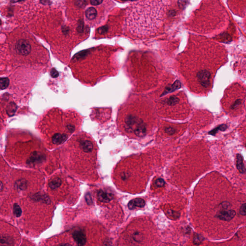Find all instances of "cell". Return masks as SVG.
<instances>
[{
  "mask_svg": "<svg viewBox=\"0 0 246 246\" xmlns=\"http://www.w3.org/2000/svg\"><path fill=\"white\" fill-rule=\"evenodd\" d=\"M61 180L59 178H56L52 179V180L49 183V185L51 189L55 190L59 188L61 185Z\"/></svg>",
  "mask_w": 246,
  "mask_h": 246,
  "instance_id": "12",
  "label": "cell"
},
{
  "mask_svg": "<svg viewBox=\"0 0 246 246\" xmlns=\"http://www.w3.org/2000/svg\"><path fill=\"white\" fill-rule=\"evenodd\" d=\"M9 80L7 78H2L0 80V88L1 90H5L9 86Z\"/></svg>",
  "mask_w": 246,
  "mask_h": 246,
  "instance_id": "14",
  "label": "cell"
},
{
  "mask_svg": "<svg viewBox=\"0 0 246 246\" xmlns=\"http://www.w3.org/2000/svg\"><path fill=\"white\" fill-rule=\"evenodd\" d=\"M11 242H12V241H11V239H8L7 237H3V238H2L1 239V243H2V244L4 245L5 244H7L8 245L11 244Z\"/></svg>",
  "mask_w": 246,
  "mask_h": 246,
  "instance_id": "20",
  "label": "cell"
},
{
  "mask_svg": "<svg viewBox=\"0 0 246 246\" xmlns=\"http://www.w3.org/2000/svg\"><path fill=\"white\" fill-rule=\"evenodd\" d=\"M17 185L19 188L22 190L24 189L26 187V183L24 180L19 181V183H17Z\"/></svg>",
  "mask_w": 246,
  "mask_h": 246,
  "instance_id": "19",
  "label": "cell"
},
{
  "mask_svg": "<svg viewBox=\"0 0 246 246\" xmlns=\"http://www.w3.org/2000/svg\"><path fill=\"white\" fill-rule=\"evenodd\" d=\"M44 159V156L40 153L37 152H34L32 153L30 159L28 160V163L29 164H34L40 163Z\"/></svg>",
  "mask_w": 246,
  "mask_h": 246,
  "instance_id": "7",
  "label": "cell"
},
{
  "mask_svg": "<svg viewBox=\"0 0 246 246\" xmlns=\"http://www.w3.org/2000/svg\"><path fill=\"white\" fill-rule=\"evenodd\" d=\"M50 76L52 77V78H56L57 77H58L59 76V73H58V71L56 70V69H54V68H52L51 70H50Z\"/></svg>",
  "mask_w": 246,
  "mask_h": 246,
  "instance_id": "21",
  "label": "cell"
},
{
  "mask_svg": "<svg viewBox=\"0 0 246 246\" xmlns=\"http://www.w3.org/2000/svg\"><path fill=\"white\" fill-rule=\"evenodd\" d=\"M237 169L241 173H244L246 172V169L245 168L243 164V158L240 154H237Z\"/></svg>",
  "mask_w": 246,
  "mask_h": 246,
  "instance_id": "10",
  "label": "cell"
},
{
  "mask_svg": "<svg viewBox=\"0 0 246 246\" xmlns=\"http://www.w3.org/2000/svg\"><path fill=\"white\" fill-rule=\"evenodd\" d=\"M97 15V12L94 7L88 8L86 11L85 15L87 18L89 20H92L95 19Z\"/></svg>",
  "mask_w": 246,
  "mask_h": 246,
  "instance_id": "11",
  "label": "cell"
},
{
  "mask_svg": "<svg viewBox=\"0 0 246 246\" xmlns=\"http://www.w3.org/2000/svg\"><path fill=\"white\" fill-rule=\"evenodd\" d=\"M14 214L15 216L19 217H20L22 214V210L20 207L17 204L15 203L14 205V209H13Z\"/></svg>",
  "mask_w": 246,
  "mask_h": 246,
  "instance_id": "16",
  "label": "cell"
},
{
  "mask_svg": "<svg viewBox=\"0 0 246 246\" xmlns=\"http://www.w3.org/2000/svg\"><path fill=\"white\" fill-rule=\"evenodd\" d=\"M67 127V129L70 132H73L75 130V127L74 125H68Z\"/></svg>",
  "mask_w": 246,
  "mask_h": 246,
  "instance_id": "25",
  "label": "cell"
},
{
  "mask_svg": "<svg viewBox=\"0 0 246 246\" xmlns=\"http://www.w3.org/2000/svg\"><path fill=\"white\" fill-rule=\"evenodd\" d=\"M103 1L101 0H92L90 1V4L92 5H98L103 3Z\"/></svg>",
  "mask_w": 246,
  "mask_h": 246,
  "instance_id": "23",
  "label": "cell"
},
{
  "mask_svg": "<svg viewBox=\"0 0 246 246\" xmlns=\"http://www.w3.org/2000/svg\"><path fill=\"white\" fill-rule=\"evenodd\" d=\"M17 109V105L15 103H10L6 109V112L10 116H12L13 115H14V113H15Z\"/></svg>",
  "mask_w": 246,
  "mask_h": 246,
  "instance_id": "13",
  "label": "cell"
},
{
  "mask_svg": "<svg viewBox=\"0 0 246 246\" xmlns=\"http://www.w3.org/2000/svg\"><path fill=\"white\" fill-rule=\"evenodd\" d=\"M73 237L78 246H84L86 242V235L84 231L78 230L74 231Z\"/></svg>",
  "mask_w": 246,
  "mask_h": 246,
  "instance_id": "4",
  "label": "cell"
},
{
  "mask_svg": "<svg viewBox=\"0 0 246 246\" xmlns=\"http://www.w3.org/2000/svg\"><path fill=\"white\" fill-rule=\"evenodd\" d=\"M239 213L242 215H246V203H244L240 207Z\"/></svg>",
  "mask_w": 246,
  "mask_h": 246,
  "instance_id": "18",
  "label": "cell"
},
{
  "mask_svg": "<svg viewBox=\"0 0 246 246\" xmlns=\"http://www.w3.org/2000/svg\"><path fill=\"white\" fill-rule=\"evenodd\" d=\"M235 211L232 210H223L217 213L216 217L220 220L229 221L235 217Z\"/></svg>",
  "mask_w": 246,
  "mask_h": 246,
  "instance_id": "3",
  "label": "cell"
},
{
  "mask_svg": "<svg viewBox=\"0 0 246 246\" xmlns=\"http://www.w3.org/2000/svg\"><path fill=\"white\" fill-rule=\"evenodd\" d=\"M145 205V201L142 199H135L130 200L128 204V207L130 210H134L137 207L142 208Z\"/></svg>",
  "mask_w": 246,
  "mask_h": 246,
  "instance_id": "6",
  "label": "cell"
},
{
  "mask_svg": "<svg viewBox=\"0 0 246 246\" xmlns=\"http://www.w3.org/2000/svg\"><path fill=\"white\" fill-rule=\"evenodd\" d=\"M58 246H72L69 244H64L60 245Z\"/></svg>",
  "mask_w": 246,
  "mask_h": 246,
  "instance_id": "27",
  "label": "cell"
},
{
  "mask_svg": "<svg viewBox=\"0 0 246 246\" xmlns=\"http://www.w3.org/2000/svg\"><path fill=\"white\" fill-rule=\"evenodd\" d=\"M66 135H61L60 134H56L52 138V142L54 144H60L64 142L67 139Z\"/></svg>",
  "mask_w": 246,
  "mask_h": 246,
  "instance_id": "9",
  "label": "cell"
},
{
  "mask_svg": "<svg viewBox=\"0 0 246 246\" xmlns=\"http://www.w3.org/2000/svg\"><path fill=\"white\" fill-rule=\"evenodd\" d=\"M170 1L133 2L127 12L126 26L131 33L142 37L155 33L164 21Z\"/></svg>",
  "mask_w": 246,
  "mask_h": 246,
  "instance_id": "1",
  "label": "cell"
},
{
  "mask_svg": "<svg viewBox=\"0 0 246 246\" xmlns=\"http://www.w3.org/2000/svg\"><path fill=\"white\" fill-rule=\"evenodd\" d=\"M155 184L158 187H161L164 186V181L162 179H158L156 180Z\"/></svg>",
  "mask_w": 246,
  "mask_h": 246,
  "instance_id": "22",
  "label": "cell"
},
{
  "mask_svg": "<svg viewBox=\"0 0 246 246\" xmlns=\"http://www.w3.org/2000/svg\"><path fill=\"white\" fill-rule=\"evenodd\" d=\"M166 131L167 133H168V134H172L174 133V129H172V128H168V129H167L166 130Z\"/></svg>",
  "mask_w": 246,
  "mask_h": 246,
  "instance_id": "26",
  "label": "cell"
},
{
  "mask_svg": "<svg viewBox=\"0 0 246 246\" xmlns=\"http://www.w3.org/2000/svg\"><path fill=\"white\" fill-rule=\"evenodd\" d=\"M86 202H87L88 204L89 205L92 204V197L90 194H87L86 195Z\"/></svg>",
  "mask_w": 246,
  "mask_h": 246,
  "instance_id": "24",
  "label": "cell"
},
{
  "mask_svg": "<svg viewBox=\"0 0 246 246\" xmlns=\"http://www.w3.org/2000/svg\"><path fill=\"white\" fill-rule=\"evenodd\" d=\"M80 146L81 147V149L86 153L91 152L93 150V144L90 141L86 140L80 141Z\"/></svg>",
  "mask_w": 246,
  "mask_h": 246,
  "instance_id": "8",
  "label": "cell"
},
{
  "mask_svg": "<svg viewBox=\"0 0 246 246\" xmlns=\"http://www.w3.org/2000/svg\"><path fill=\"white\" fill-rule=\"evenodd\" d=\"M15 50L19 55H27L31 52V44L26 40H19L15 44Z\"/></svg>",
  "mask_w": 246,
  "mask_h": 246,
  "instance_id": "2",
  "label": "cell"
},
{
  "mask_svg": "<svg viewBox=\"0 0 246 246\" xmlns=\"http://www.w3.org/2000/svg\"><path fill=\"white\" fill-rule=\"evenodd\" d=\"M99 200L103 202H109L113 199V195L103 190L99 191L97 195Z\"/></svg>",
  "mask_w": 246,
  "mask_h": 246,
  "instance_id": "5",
  "label": "cell"
},
{
  "mask_svg": "<svg viewBox=\"0 0 246 246\" xmlns=\"http://www.w3.org/2000/svg\"><path fill=\"white\" fill-rule=\"evenodd\" d=\"M203 237L199 235H196L194 237V243L195 244L199 245L200 244V243H202L203 241Z\"/></svg>",
  "mask_w": 246,
  "mask_h": 246,
  "instance_id": "17",
  "label": "cell"
},
{
  "mask_svg": "<svg viewBox=\"0 0 246 246\" xmlns=\"http://www.w3.org/2000/svg\"><path fill=\"white\" fill-rule=\"evenodd\" d=\"M227 126H226L225 125H220V126H219V127H216V129H214V130H212L210 132L209 134H210L213 135H214L216 134V133L218 132L219 130H221V131H225V130H226V129H227Z\"/></svg>",
  "mask_w": 246,
  "mask_h": 246,
  "instance_id": "15",
  "label": "cell"
}]
</instances>
